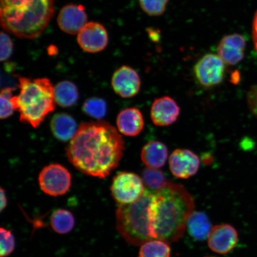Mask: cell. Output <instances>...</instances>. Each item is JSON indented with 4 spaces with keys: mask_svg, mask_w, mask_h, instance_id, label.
I'll return each mask as SVG.
<instances>
[{
    "mask_svg": "<svg viewBox=\"0 0 257 257\" xmlns=\"http://www.w3.org/2000/svg\"><path fill=\"white\" fill-rule=\"evenodd\" d=\"M110 189L112 198L119 205L133 203L146 190L142 178L136 173L127 172L118 173L114 177Z\"/></svg>",
    "mask_w": 257,
    "mask_h": 257,
    "instance_id": "cell-6",
    "label": "cell"
},
{
    "mask_svg": "<svg viewBox=\"0 0 257 257\" xmlns=\"http://www.w3.org/2000/svg\"><path fill=\"white\" fill-rule=\"evenodd\" d=\"M84 6L70 4L63 6L58 15L57 24L64 33L78 35L88 23Z\"/></svg>",
    "mask_w": 257,
    "mask_h": 257,
    "instance_id": "cell-13",
    "label": "cell"
},
{
    "mask_svg": "<svg viewBox=\"0 0 257 257\" xmlns=\"http://www.w3.org/2000/svg\"><path fill=\"white\" fill-rule=\"evenodd\" d=\"M0 23L22 39L40 37L55 12V0H0Z\"/></svg>",
    "mask_w": 257,
    "mask_h": 257,
    "instance_id": "cell-3",
    "label": "cell"
},
{
    "mask_svg": "<svg viewBox=\"0 0 257 257\" xmlns=\"http://www.w3.org/2000/svg\"><path fill=\"white\" fill-rule=\"evenodd\" d=\"M18 95L12 98L15 110L22 123L34 128L40 126L48 114L55 110L54 86L48 78L31 79L19 77Z\"/></svg>",
    "mask_w": 257,
    "mask_h": 257,
    "instance_id": "cell-4",
    "label": "cell"
},
{
    "mask_svg": "<svg viewBox=\"0 0 257 257\" xmlns=\"http://www.w3.org/2000/svg\"><path fill=\"white\" fill-rule=\"evenodd\" d=\"M252 38L254 43L255 49H257V11L253 19L252 23Z\"/></svg>",
    "mask_w": 257,
    "mask_h": 257,
    "instance_id": "cell-30",
    "label": "cell"
},
{
    "mask_svg": "<svg viewBox=\"0 0 257 257\" xmlns=\"http://www.w3.org/2000/svg\"><path fill=\"white\" fill-rule=\"evenodd\" d=\"M54 96L56 104L60 107H72L78 101V89L73 82L69 80H63L54 86Z\"/></svg>",
    "mask_w": 257,
    "mask_h": 257,
    "instance_id": "cell-20",
    "label": "cell"
},
{
    "mask_svg": "<svg viewBox=\"0 0 257 257\" xmlns=\"http://www.w3.org/2000/svg\"><path fill=\"white\" fill-rule=\"evenodd\" d=\"M0 200H1V203H0V210L3 211L8 205V198L6 196V191L3 188H1L0 191Z\"/></svg>",
    "mask_w": 257,
    "mask_h": 257,
    "instance_id": "cell-31",
    "label": "cell"
},
{
    "mask_svg": "<svg viewBox=\"0 0 257 257\" xmlns=\"http://www.w3.org/2000/svg\"><path fill=\"white\" fill-rule=\"evenodd\" d=\"M207 240L209 248L213 251L226 254L237 245L238 233L230 224H218L212 228Z\"/></svg>",
    "mask_w": 257,
    "mask_h": 257,
    "instance_id": "cell-12",
    "label": "cell"
},
{
    "mask_svg": "<svg viewBox=\"0 0 257 257\" xmlns=\"http://www.w3.org/2000/svg\"><path fill=\"white\" fill-rule=\"evenodd\" d=\"M169 0H139L143 11L148 15L159 16L166 11Z\"/></svg>",
    "mask_w": 257,
    "mask_h": 257,
    "instance_id": "cell-26",
    "label": "cell"
},
{
    "mask_svg": "<svg viewBox=\"0 0 257 257\" xmlns=\"http://www.w3.org/2000/svg\"><path fill=\"white\" fill-rule=\"evenodd\" d=\"M79 46L86 53H96L105 49L108 42L107 30L98 22H88L77 36Z\"/></svg>",
    "mask_w": 257,
    "mask_h": 257,
    "instance_id": "cell-9",
    "label": "cell"
},
{
    "mask_svg": "<svg viewBox=\"0 0 257 257\" xmlns=\"http://www.w3.org/2000/svg\"><path fill=\"white\" fill-rule=\"evenodd\" d=\"M200 166L197 154L188 149H176L170 156V169L177 178H191L197 174Z\"/></svg>",
    "mask_w": 257,
    "mask_h": 257,
    "instance_id": "cell-10",
    "label": "cell"
},
{
    "mask_svg": "<svg viewBox=\"0 0 257 257\" xmlns=\"http://www.w3.org/2000/svg\"><path fill=\"white\" fill-rule=\"evenodd\" d=\"M1 246H0V257H7L14 252L16 242L14 233L11 230L2 227L0 228Z\"/></svg>",
    "mask_w": 257,
    "mask_h": 257,
    "instance_id": "cell-27",
    "label": "cell"
},
{
    "mask_svg": "<svg viewBox=\"0 0 257 257\" xmlns=\"http://www.w3.org/2000/svg\"><path fill=\"white\" fill-rule=\"evenodd\" d=\"M196 80L205 88L219 85L225 74V63L219 56L207 54L199 60L194 67Z\"/></svg>",
    "mask_w": 257,
    "mask_h": 257,
    "instance_id": "cell-8",
    "label": "cell"
},
{
    "mask_svg": "<svg viewBox=\"0 0 257 257\" xmlns=\"http://www.w3.org/2000/svg\"><path fill=\"white\" fill-rule=\"evenodd\" d=\"M181 109L174 99L169 96L157 98L151 108V118L157 126H168L175 123Z\"/></svg>",
    "mask_w": 257,
    "mask_h": 257,
    "instance_id": "cell-14",
    "label": "cell"
},
{
    "mask_svg": "<svg viewBox=\"0 0 257 257\" xmlns=\"http://www.w3.org/2000/svg\"><path fill=\"white\" fill-rule=\"evenodd\" d=\"M186 228L193 238L202 241L208 238L213 227L206 214L194 211L189 218Z\"/></svg>",
    "mask_w": 257,
    "mask_h": 257,
    "instance_id": "cell-19",
    "label": "cell"
},
{
    "mask_svg": "<svg viewBox=\"0 0 257 257\" xmlns=\"http://www.w3.org/2000/svg\"><path fill=\"white\" fill-rule=\"evenodd\" d=\"M0 60L5 62L11 57L14 49V43L7 34L2 32L0 35Z\"/></svg>",
    "mask_w": 257,
    "mask_h": 257,
    "instance_id": "cell-28",
    "label": "cell"
},
{
    "mask_svg": "<svg viewBox=\"0 0 257 257\" xmlns=\"http://www.w3.org/2000/svg\"><path fill=\"white\" fill-rule=\"evenodd\" d=\"M82 110L89 116L101 119L107 112V104L103 99L92 97L86 99L83 104Z\"/></svg>",
    "mask_w": 257,
    "mask_h": 257,
    "instance_id": "cell-24",
    "label": "cell"
},
{
    "mask_svg": "<svg viewBox=\"0 0 257 257\" xmlns=\"http://www.w3.org/2000/svg\"><path fill=\"white\" fill-rule=\"evenodd\" d=\"M38 181L42 191L48 195L58 197L69 191L72 176L64 166L51 164L42 170Z\"/></svg>",
    "mask_w": 257,
    "mask_h": 257,
    "instance_id": "cell-7",
    "label": "cell"
},
{
    "mask_svg": "<svg viewBox=\"0 0 257 257\" xmlns=\"http://www.w3.org/2000/svg\"><path fill=\"white\" fill-rule=\"evenodd\" d=\"M124 142L113 126L104 121L80 125L68 147L69 162L83 174L104 179L119 165Z\"/></svg>",
    "mask_w": 257,
    "mask_h": 257,
    "instance_id": "cell-1",
    "label": "cell"
},
{
    "mask_svg": "<svg viewBox=\"0 0 257 257\" xmlns=\"http://www.w3.org/2000/svg\"><path fill=\"white\" fill-rule=\"evenodd\" d=\"M14 88L6 87L2 90L0 94V101H1V108H0V118L1 119H6L14 114L15 108L13 105L12 98H13V91Z\"/></svg>",
    "mask_w": 257,
    "mask_h": 257,
    "instance_id": "cell-25",
    "label": "cell"
},
{
    "mask_svg": "<svg viewBox=\"0 0 257 257\" xmlns=\"http://www.w3.org/2000/svg\"><path fill=\"white\" fill-rule=\"evenodd\" d=\"M247 102L250 111L257 118V85L249 89L247 94Z\"/></svg>",
    "mask_w": 257,
    "mask_h": 257,
    "instance_id": "cell-29",
    "label": "cell"
},
{
    "mask_svg": "<svg viewBox=\"0 0 257 257\" xmlns=\"http://www.w3.org/2000/svg\"><path fill=\"white\" fill-rule=\"evenodd\" d=\"M154 193L146 189L139 200L130 204L118 205L115 211L117 232L132 245L141 246L154 239L150 221Z\"/></svg>",
    "mask_w": 257,
    "mask_h": 257,
    "instance_id": "cell-5",
    "label": "cell"
},
{
    "mask_svg": "<svg viewBox=\"0 0 257 257\" xmlns=\"http://www.w3.org/2000/svg\"><path fill=\"white\" fill-rule=\"evenodd\" d=\"M245 38L238 34L225 35L217 47L218 55L225 64L233 66L242 60L245 54Z\"/></svg>",
    "mask_w": 257,
    "mask_h": 257,
    "instance_id": "cell-15",
    "label": "cell"
},
{
    "mask_svg": "<svg viewBox=\"0 0 257 257\" xmlns=\"http://www.w3.org/2000/svg\"><path fill=\"white\" fill-rule=\"evenodd\" d=\"M116 123L118 131L127 137L137 136L144 127L142 112L136 107L121 111L117 115Z\"/></svg>",
    "mask_w": 257,
    "mask_h": 257,
    "instance_id": "cell-16",
    "label": "cell"
},
{
    "mask_svg": "<svg viewBox=\"0 0 257 257\" xmlns=\"http://www.w3.org/2000/svg\"><path fill=\"white\" fill-rule=\"evenodd\" d=\"M112 89L122 98L134 97L140 92L141 82L136 70L123 66L114 72L111 78Z\"/></svg>",
    "mask_w": 257,
    "mask_h": 257,
    "instance_id": "cell-11",
    "label": "cell"
},
{
    "mask_svg": "<svg viewBox=\"0 0 257 257\" xmlns=\"http://www.w3.org/2000/svg\"><path fill=\"white\" fill-rule=\"evenodd\" d=\"M169 243L158 239L147 241L141 245L138 257H170L171 249Z\"/></svg>",
    "mask_w": 257,
    "mask_h": 257,
    "instance_id": "cell-22",
    "label": "cell"
},
{
    "mask_svg": "<svg viewBox=\"0 0 257 257\" xmlns=\"http://www.w3.org/2000/svg\"><path fill=\"white\" fill-rule=\"evenodd\" d=\"M256 50L257 51V49Z\"/></svg>",
    "mask_w": 257,
    "mask_h": 257,
    "instance_id": "cell-32",
    "label": "cell"
},
{
    "mask_svg": "<svg viewBox=\"0 0 257 257\" xmlns=\"http://www.w3.org/2000/svg\"><path fill=\"white\" fill-rule=\"evenodd\" d=\"M194 208V198L181 184L169 181L154 191L150 206L153 238L168 243L179 240L184 236Z\"/></svg>",
    "mask_w": 257,
    "mask_h": 257,
    "instance_id": "cell-2",
    "label": "cell"
},
{
    "mask_svg": "<svg viewBox=\"0 0 257 257\" xmlns=\"http://www.w3.org/2000/svg\"><path fill=\"white\" fill-rule=\"evenodd\" d=\"M50 224L54 232L61 234L70 233L75 224V217L65 209H59L53 212L50 218Z\"/></svg>",
    "mask_w": 257,
    "mask_h": 257,
    "instance_id": "cell-21",
    "label": "cell"
},
{
    "mask_svg": "<svg viewBox=\"0 0 257 257\" xmlns=\"http://www.w3.org/2000/svg\"><path fill=\"white\" fill-rule=\"evenodd\" d=\"M50 127L54 137L62 142L72 140L78 130L75 120L66 113L54 115L51 120Z\"/></svg>",
    "mask_w": 257,
    "mask_h": 257,
    "instance_id": "cell-18",
    "label": "cell"
},
{
    "mask_svg": "<svg viewBox=\"0 0 257 257\" xmlns=\"http://www.w3.org/2000/svg\"><path fill=\"white\" fill-rule=\"evenodd\" d=\"M168 157V149L159 141H152L145 145L141 158L148 168L159 169L165 165Z\"/></svg>",
    "mask_w": 257,
    "mask_h": 257,
    "instance_id": "cell-17",
    "label": "cell"
},
{
    "mask_svg": "<svg viewBox=\"0 0 257 257\" xmlns=\"http://www.w3.org/2000/svg\"><path fill=\"white\" fill-rule=\"evenodd\" d=\"M143 179L145 185L155 191L165 187L169 182L162 171L150 168L144 170Z\"/></svg>",
    "mask_w": 257,
    "mask_h": 257,
    "instance_id": "cell-23",
    "label": "cell"
}]
</instances>
